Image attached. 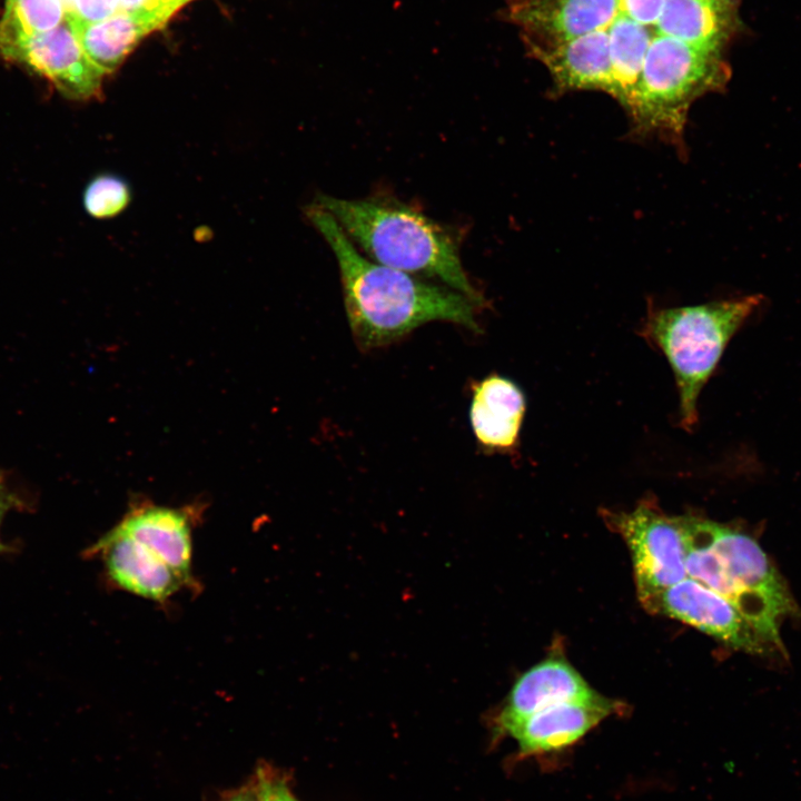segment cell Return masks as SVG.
I'll return each mask as SVG.
<instances>
[{
    "label": "cell",
    "mask_w": 801,
    "mask_h": 801,
    "mask_svg": "<svg viewBox=\"0 0 801 801\" xmlns=\"http://www.w3.org/2000/svg\"><path fill=\"white\" fill-rule=\"evenodd\" d=\"M305 214L337 261L344 305L357 344L375 348L429 322H449L478 333L476 309L464 294L366 257L336 220L313 202Z\"/></svg>",
    "instance_id": "6da1fadb"
},
{
    "label": "cell",
    "mask_w": 801,
    "mask_h": 801,
    "mask_svg": "<svg viewBox=\"0 0 801 801\" xmlns=\"http://www.w3.org/2000/svg\"><path fill=\"white\" fill-rule=\"evenodd\" d=\"M339 225L369 259L448 286L483 306V295L466 274L454 231L390 197L343 199L319 195L314 201Z\"/></svg>",
    "instance_id": "7a4b0ae2"
},
{
    "label": "cell",
    "mask_w": 801,
    "mask_h": 801,
    "mask_svg": "<svg viewBox=\"0 0 801 801\" xmlns=\"http://www.w3.org/2000/svg\"><path fill=\"white\" fill-rule=\"evenodd\" d=\"M731 71L723 52L655 31L629 117L632 131L656 136L684 151L688 112L700 97L725 88Z\"/></svg>",
    "instance_id": "3957f363"
},
{
    "label": "cell",
    "mask_w": 801,
    "mask_h": 801,
    "mask_svg": "<svg viewBox=\"0 0 801 801\" xmlns=\"http://www.w3.org/2000/svg\"><path fill=\"white\" fill-rule=\"evenodd\" d=\"M761 303V296L696 306L651 308L641 335L669 360L680 398V424L691 431L698 422V397L738 328Z\"/></svg>",
    "instance_id": "277c9868"
},
{
    "label": "cell",
    "mask_w": 801,
    "mask_h": 801,
    "mask_svg": "<svg viewBox=\"0 0 801 801\" xmlns=\"http://www.w3.org/2000/svg\"><path fill=\"white\" fill-rule=\"evenodd\" d=\"M603 516L631 551L637 594L645 609L663 591L688 577L683 516H668L650 500L632 512L604 511Z\"/></svg>",
    "instance_id": "5b68a950"
},
{
    "label": "cell",
    "mask_w": 801,
    "mask_h": 801,
    "mask_svg": "<svg viewBox=\"0 0 801 801\" xmlns=\"http://www.w3.org/2000/svg\"><path fill=\"white\" fill-rule=\"evenodd\" d=\"M0 56L44 78L68 99L90 101L102 96L106 75L67 20L50 31L0 42Z\"/></svg>",
    "instance_id": "8992f818"
},
{
    "label": "cell",
    "mask_w": 801,
    "mask_h": 801,
    "mask_svg": "<svg viewBox=\"0 0 801 801\" xmlns=\"http://www.w3.org/2000/svg\"><path fill=\"white\" fill-rule=\"evenodd\" d=\"M646 609L688 623L739 650H773L729 600L690 577L663 591Z\"/></svg>",
    "instance_id": "52a82bcc"
},
{
    "label": "cell",
    "mask_w": 801,
    "mask_h": 801,
    "mask_svg": "<svg viewBox=\"0 0 801 801\" xmlns=\"http://www.w3.org/2000/svg\"><path fill=\"white\" fill-rule=\"evenodd\" d=\"M619 0H505L497 19L521 29L523 43L555 46L607 29Z\"/></svg>",
    "instance_id": "ba28073f"
},
{
    "label": "cell",
    "mask_w": 801,
    "mask_h": 801,
    "mask_svg": "<svg viewBox=\"0 0 801 801\" xmlns=\"http://www.w3.org/2000/svg\"><path fill=\"white\" fill-rule=\"evenodd\" d=\"M527 56L548 71L557 95L574 90H599L614 98L615 83L607 29L596 30L550 47L524 43Z\"/></svg>",
    "instance_id": "9c48e42d"
},
{
    "label": "cell",
    "mask_w": 801,
    "mask_h": 801,
    "mask_svg": "<svg viewBox=\"0 0 801 801\" xmlns=\"http://www.w3.org/2000/svg\"><path fill=\"white\" fill-rule=\"evenodd\" d=\"M615 701L599 693L586 699L564 701L527 716L508 735L524 756L554 752L582 739L602 720L616 711Z\"/></svg>",
    "instance_id": "30bf717a"
},
{
    "label": "cell",
    "mask_w": 801,
    "mask_h": 801,
    "mask_svg": "<svg viewBox=\"0 0 801 801\" xmlns=\"http://www.w3.org/2000/svg\"><path fill=\"white\" fill-rule=\"evenodd\" d=\"M102 554L108 578L116 587L165 603L188 583L154 552L131 537L107 532L90 550Z\"/></svg>",
    "instance_id": "8fae6325"
},
{
    "label": "cell",
    "mask_w": 801,
    "mask_h": 801,
    "mask_svg": "<svg viewBox=\"0 0 801 801\" xmlns=\"http://www.w3.org/2000/svg\"><path fill=\"white\" fill-rule=\"evenodd\" d=\"M596 693L565 659L547 657L524 672L513 684L494 720L495 732L508 734L515 725L540 710Z\"/></svg>",
    "instance_id": "7c38bea8"
},
{
    "label": "cell",
    "mask_w": 801,
    "mask_h": 801,
    "mask_svg": "<svg viewBox=\"0 0 801 801\" xmlns=\"http://www.w3.org/2000/svg\"><path fill=\"white\" fill-rule=\"evenodd\" d=\"M192 507H169L152 503L134 505L110 530L141 543L171 568L188 585L195 586L191 574Z\"/></svg>",
    "instance_id": "4fadbf2b"
},
{
    "label": "cell",
    "mask_w": 801,
    "mask_h": 801,
    "mask_svg": "<svg viewBox=\"0 0 801 801\" xmlns=\"http://www.w3.org/2000/svg\"><path fill=\"white\" fill-rule=\"evenodd\" d=\"M525 411L524 393L510 378L492 374L473 385L471 427L487 451L506 452L517 445Z\"/></svg>",
    "instance_id": "5bb4252c"
},
{
    "label": "cell",
    "mask_w": 801,
    "mask_h": 801,
    "mask_svg": "<svg viewBox=\"0 0 801 801\" xmlns=\"http://www.w3.org/2000/svg\"><path fill=\"white\" fill-rule=\"evenodd\" d=\"M655 31L689 44L723 52L739 33V0H664Z\"/></svg>",
    "instance_id": "9a60e30c"
},
{
    "label": "cell",
    "mask_w": 801,
    "mask_h": 801,
    "mask_svg": "<svg viewBox=\"0 0 801 801\" xmlns=\"http://www.w3.org/2000/svg\"><path fill=\"white\" fill-rule=\"evenodd\" d=\"M83 50L105 75L116 71L134 48L167 20L150 11L117 12L98 22H69Z\"/></svg>",
    "instance_id": "2e32d148"
},
{
    "label": "cell",
    "mask_w": 801,
    "mask_h": 801,
    "mask_svg": "<svg viewBox=\"0 0 801 801\" xmlns=\"http://www.w3.org/2000/svg\"><path fill=\"white\" fill-rule=\"evenodd\" d=\"M609 49L615 96L620 105L631 110L646 51L655 29L641 24L620 12L607 28Z\"/></svg>",
    "instance_id": "e0dca14e"
},
{
    "label": "cell",
    "mask_w": 801,
    "mask_h": 801,
    "mask_svg": "<svg viewBox=\"0 0 801 801\" xmlns=\"http://www.w3.org/2000/svg\"><path fill=\"white\" fill-rule=\"evenodd\" d=\"M65 20L63 0H6L0 42L50 31Z\"/></svg>",
    "instance_id": "ac0fdd59"
},
{
    "label": "cell",
    "mask_w": 801,
    "mask_h": 801,
    "mask_svg": "<svg viewBox=\"0 0 801 801\" xmlns=\"http://www.w3.org/2000/svg\"><path fill=\"white\" fill-rule=\"evenodd\" d=\"M131 190L128 182L110 172L91 178L82 192L86 212L96 219H110L121 214L130 204Z\"/></svg>",
    "instance_id": "d6986e66"
},
{
    "label": "cell",
    "mask_w": 801,
    "mask_h": 801,
    "mask_svg": "<svg viewBox=\"0 0 801 801\" xmlns=\"http://www.w3.org/2000/svg\"><path fill=\"white\" fill-rule=\"evenodd\" d=\"M69 22H98L119 12L117 0H63Z\"/></svg>",
    "instance_id": "ffe728a7"
},
{
    "label": "cell",
    "mask_w": 801,
    "mask_h": 801,
    "mask_svg": "<svg viewBox=\"0 0 801 801\" xmlns=\"http://www.w3.org/2000/svg\"><path fill=\"white\" fill-rule=\"evenodd\" d=\"M255 779L259 801H299L291 792L285 774L270 765L258 767Z\"/></svg>",
    "instance_id": "44dd1931"
},
{
    "label": "cell",
    "mask_w": 801,
    "mask_h": 801,
    "mask_svg": "<svg viewBox=\"0 0 801 801\" xmlns=\"http://www.w3.org/2000/svg\"><path fill=\"white\" fill-rule=\"evenodd\" d=\"M663 4L664 0H619V10L641 24L654 27Z\"/></svg>",
    "instance_id": "7402d4cb"
},
{
    "label": "cell",
    "mask_w": 801,
    "mask_h": 801,
    "mask_svg": "<svg viewBox=\"0 0 801 801\" xmlns=\"http://www.w3.org/2000/svg\"><path fill=\"white\" fill-rule=\"evenodd\" d=\"M226 801H259L255 775L248 783L234 791Z\"/></svg>",
    "instance_id": "603a6c76"
},
{
    "label": "cell",
    "mask_w": 801,
    "mask_h": 801,
    "mask_svg": "<svg viewBox=\"0 0 801 801\" xmlns=\"http://www.w3.org/2000/svg\"><path fill=\"white\" fill-rule=\"evenodd\" d=\"M17 505V496L9 488L6 479L0 475V523L6 513Z\"/></svg>",
    "instance_id": "cb8c5ba5"
},
{
    "label": "cell",
    "mask_w": 801,
    "mask_h": 801,
    "mask_svg": "<svg viewBox=\"0 0 801 801\" xmlns=\"http://www.w3.org/2000/svg\"><path fill=\"white\" fill-rule=\"evenodd\" d=\"M155 10L167 18L168 20L172 14L178 11L182 6L191 0H152Z\"/></svg>",
    "instance_id": "d4e9b609"
},
{
    "label": "cell",
    "mask_w": 801,
    "mask_h": 801,
    "mask_svg": "<svg viewBox=\"0 0 801 801\" xmlns=\"http://www.w3.org/2000/svg\"><path fill=\"white\" fill-rule=\"evenodd\" d=\"M117 4H118L119 12L131 13V12H137V11H142V10L155 12L152 10V0H117Z\"/></svg>",
    "instance_id": "484cf974"
}]
</instances>
